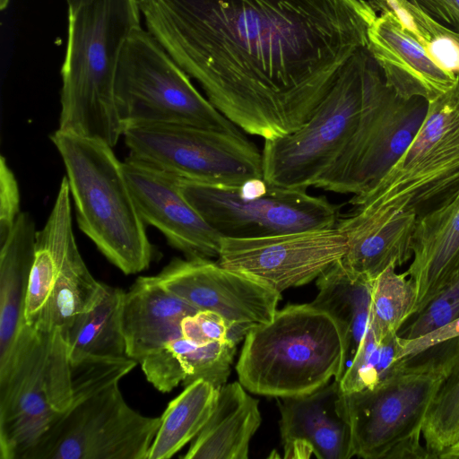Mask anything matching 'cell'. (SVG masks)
<instances>
[{
  "label": "cell",
  "instance_id": "obj_1",
  "mask_svg": "<svg viewBox=\"0 0 459 459\" xmlns=\"http://www.w3.org/2000/svg\"><path fill=\"white\" fill-rule=\"evenodd\" d=\"M146 30L248 134L300 127L367 48L368 0H138Z\"/></svg>",
  "mask_w": 459,
  "mask_h": 459
},
{
  "label": "cell",
  "instance_id": "obj_2",
  "mask_svg": "<svg viewBox=\"0 0 459 459\" xmlns=\"http://www.w3.org/2000/svg\"><path fill=\"white\" fill-rule=\"evenodd\" d=\"M138 0L67 4V39L60 74L57 130L114 147L124 134L115 95L120 54L142 26Z\"/></svg>",
  "mask_w": 459,
  "mask_h": 459
},
{
  "label": "cell",
  "instance_id": "obj_3",
  "mask_svg": "<svg viewBox=\"0 0 459 459\" xmlns=\"http://www.w3.org/2000/svg\"><path fill=\"white\" fill-rule=\"evenodd\" d=\"M459 368V338L395 361L375 385L341 391L355 455L365 459L431 458L420 444L430 407Z\"/></svg>",
  "mask_w": 459,
  "mask_h": 459
},
{
  "label": "cell",
  "instance_id": "obj_4",
  "mask_svg": "<svg viewBox=\"0 0 459 459\" xmlns=\"http://www.w3.org/2000/svg\"><path fill=\"white\" fill-rule=\"evenodd\" d=\"M136 364L128 357L71 363L72 403L26 459H148L161 417L131 408L118 385Z\"/></svg>",
  "mask_w": 459,
  "mask_h": 459
},
{
  "label": "cell",
  "instance_id": "obj_5",
  "mask_svg": "<svg viewBox=\"0 0 459 459\" xmlns=\"http://www.w3.org/2000/svg\"><path fill=\"white\" fill-rule=\"evenodd\" d=\"M50 138L64 161L82 231L125 274L146 270L153 248L113 147L59 130Z\"/></svg>",
  "mask_w": 459,
  "mask_h": 459
},
{
  "label": "cell",
  "instance_id": "obj_6",
  "mask_svg": "<svg viewBox=\"0 0 459 459\" xmlns=\"http://www.w3.org/2000/svg\"><path fill=\"white\" fill-rule=\"evenodd\" d=\"M342 359L334 321L310 303L289 305L248 331L236 370L249 392L280 398L339 381Z\"/></svg>",
  "mask_w": 459,
  "mask_h": 459
},
{
  "label": "cell",
  "instance_id": "obj_7",
  "mask_svg": "<svg viewBox=\"0 0 459 459\" xmlns=\"http://www.w3.org/2000/svg\"><path fill=\"white\" fill-rule=\"evenodd\" d=\"M72 400L62 333L25 325L0 369V458L26 459Z\"/></svg>",
  "mask_w": 459,
  "mask_h": 459
},
{
  "label": "cell",
  "instance_id": "obj_8",
  "mask_svg": "<svg viewBox=\"0 0 459 459\" xmlns=\"http://www.w3.org/2000/svg\"><path fill=\"white\" fill-rule=\"evenodd\" d=\"M376 65L368 48L358 50L300 127L264 140L263 178L268 184L305 190L315 186L352 137Z\"/></svg>",
  "mask_w": 459,
  "mask_h": 459
},
{
  "label": "cell",
  "instance_id": "obj_9",
  "mask_svg": "<svg viewBox=\"0 0 459 459\" xmlns=\"http://www.w3.org/2000/svg\"><path fill=\"white\" fill-rule=\"evenodd\" d=\"M115 95L124 130L145 124H179L240 131L199 92L188 74L143 27L124 44Z\"/></svg>",
  "mask_w": 459,
  "mask_h": 459
},
{
  "label": "cell",
  "instance_id": "obj_10",
  "mask_svg": "<svg viewBox=\"0 0 459 459\" xmlns=\"http://www.w3.org/2000/svg\"><path fill=\"white\" fill-rule=\"evenodd\" d=\"M458 189L459 76L450 91L429 103L418 133L399 160L371 189L352 195L350 204L419 215Z\"/></svg>",
  "mask_w": 459,
  "mask_h": 459
},
{
  "label": "cell",
  "instance_id": "obj_11",
  "mask_svg": "<svg viewBox=\"0 0 459 459\" xmlns=\"http://www.w3.org/2000/svg\"><path fill=\"white\" fill-rule=\"evenodd\" d=\"M189 204L221 237L257 238L335 227L340 206L305 189L268 184L263 178L239 186L179 178Z\"/></svg>",
  "mask_w": 459,
  "mask_h": 459
},
{
  "label": "cell",
  "instance_id": "obj_12",
  "mask_svg": "<svg viewBox=\"0 0 459 459\" xmlns=\"http://www.w3.org/2000/svg\"><path fill=\"white\" fill-rule=\"evenodd\" d=\"M429 102L403 99L385 83L379 65L370 74L357 128L315 187L360 195L371 189L399 160L418 133Z\"/></svg>",
  "mask_w": 459,
  "mask_h": 459
},
{
  "label": "cell",
  "instance_id": "obj_13",
  "mask_svg": "<svg viewBox=\"0 0 459 459\" xmlns=\"http://www.w3.org/2000/svg\"><path fill=\"white\" fill-rule=\"evenodd\" d=\"M123 135L131 158L182 179L239 186L263 178L262 152L241 131L145 124Z\"/></svg>",
  "mask_w": 459,
  "mask_h": 459
},
{
  "label": "cell",
  "instance_id": "obj_14",
  "mask_svg": "<svg viewBox=\"0 0 459 459\" xmlns=\"http://www.w3.org/2000/svg\"><path fill=\"white\" fill-rule=\"evenodd\" d=\"M347 248V237L336 226L257 238L221 237L218 263L281 294L316 279Z\"/></svg>",
  "mask_w": 459,
  "mask_h": 459
},
{
  "label": "cell",
  "instance_id": "obj_15",
  "mask_svg": "<svg viewBox=\"0 0 459 459\" xmlns=\"http://www.w3.org/2000/svg\"><path fill=\"white\" fill-rule=\"evenodd\" d=\"M155 277L197 310L216 313L247 331L271 321L281 299V294L267 285L212 259L175 258Z\"/></svg>",
  "mask_w": 459,
  "mask_h": 459
},
{
  "label": "cell",
  "instance_id": "obj_16",
  "mask_svg": "<svg viewBox=\"0 0 459 459\" xmlns=\"http://www.w3.org/2000/svg\"><path fill=\"white\" fill-rule=\"evenodd\" d=\"M123 169L145 224L158 229L186 257L218 258L221 236L186 199L179 178L130 156Z\"/></svg>",
  "mask_w": 459,
  "mask_h": 459
},
{
  "label": "cell",
  "instance_id": "obj_17",
  "mask_svg": "<svg viewBox=\"0 0 459 459\" xmlns=\"http://www.w3.org/2000/svg\"><path fill=\"white\" fill-rule=\"evenodd\" d=\"M340 383L280 397V431L285 458L350 459L355 455L351 425L339 409Z\"/></svg>",
  "mask_w": 459,
  "mask_h": 459
},
{
  "label": "cell",
  "instance_id": "obj_18",
  "mask_svg": "<svg viewBox=\"0 0 459 459\" xmlns=\"http://www.w3.org/2000/svg\"><path fill=\"white\" fill-rule=\"evenodd\" d=\"M416 219L415 212L390 207H351L336 224L348 239L341 262L349 275L372 281L388 266L411 259Z\"/></svg>",
  "mask_w": 459,
  "mask_h": 459
},
{
  "label": "cell",
  "instance_id": "obj_19",
  "mask_svg": "<svg viewBox=\"0 0 459 459\" xmlns=\"http://www.w3.org/2000/svg\"><path fill=\"white\" fill-rule=\"evenodd\" d=\"M368 38V49L379 65L386 85L398 96L420 97L429 103L456 84L458 75L436 65L392 12L377 16Z\"/></svg>",
  "mask_w": 459,
  "mask_h": 459
},
{
  "label": "cell",
  "instance_id": "obj_20",
  "mask_svg": "<svg viewBox=\"0 0 459 459\" xmlns=\"http://www.w3.org/2000/svg\"><path fill=\"white\" fill-rule=\"evenodd\" d=\"M412 261L404 273L420 313L459 272V189L417 215L411 237Z\"/></svg>",
  "mask_w": 459,
  "mask_h": 459
},
{
  "label": "cell",
  "instance_id": "obj_21",
  "mask_svg": "<svg viewBox=\"0 0 459 459\" xmlns=\"http://www.w3.org/2000/svg\"><path fill=\"white\" fill-rule=\"evenodd\" d=\"M197 311L169 291L155 276L138 277L125 291L122 306L128 358L140 363L180 336L182 320Z\"/></svg>",
  "mask_w": 459,
  "mask_h": 459
},
{
  "label": "cell",
  "instance_id": "obj_22",
  "mask_svg": "<svg viewBox=\"0 0 459 459\" xmlns=\"http://www.w3.org/2000/svg\"><path fill=\"white\" fill-rule=\"evenodd\" d=\"M261 421L258 400L240 382L225 384L218 388L213 411L183 458L247 459Z\"/></svg>",
  "mask_w": 459,
  "mask_h": 459
},
{
  "label": "cell",
  "instance_id": "obj_23",
  "mask_svg": "<svg viewBox=\"0 0 459 459\" xmlns=\"http://www.w3.org/2000/svg\"><path fill=\"white\" fill-rule=\"evenodd\" d=\"M30 213L21 212L0 243V369L8 363L22 328L23 311L37 237Z\"/></svg>",
  "mask_w": 459,
  "mask_h": 459
},
{
  "label": "cell",
  "instance_id": "obj_24",
  "mask_svg": "<svg viewBox=\"0 0 459 459\" xmlns=\"http://www.w3.org/2000/svg\"><path fill=\"white\" fill-rule=\"evenodd\" d=\"M70 187L64 177L43 229L37 232L34 261L24 303V322L36 326L48 303L68 242L74 236Z\"/></svg>",
  "mask_w": 459,
  "mask_h": 459
},
{
  "label": "cell",
  "instance_id": "obj_25",
  "mask_svg": "<svg viewBox=\"0 0 459 459\" xmlns=\"http://www.w3.org/2000/svg\"><path fill=\"white\" fill-rule=\"evenodd\" d=\"M316 286L318 293L310 304L334 321L343 342L340 381L368 327L372 281L351 277L339 260L316 278Z\"/></svg>",
  "mask_w": 459,
  "mask_h": 459
},
{
  "label": "cell",
  "instance_id": "obj_26",
  "mask_svg": "<svg viewBox=\"0 0 459 459\" xmlns=\"http://www.w3.org/2000/svg\"><path fill=\"white\" fill-rule=\"evenodd\" d=\"M124 294L122 289L107 285L100 301L73 322L63 335L71 363L128 357L122 324Z\"/></svg>",
  "mask_w": 459,
  "mask_h": 459
},
{
  "label": "cell",
  "instance_id": "obj_27",
  "mask_svg": "<svg viewBox=\"0 0 459 459\" xmlns=\"http://www.w3.org/2000/svg\"><path fill=\"white\" fill-rule=\"evenodd\" d=\"M107 284L98 281L70 238L48 303L36 326L59 330L64 335L73 322L92 308L105 294Z\"/></svg>",
  "mask_w": 459,
  "mask_h": 459
},
{
  "label": "cell",
  "instance_id": "obj_28",
  "mask_svg": "<svg viewBox=\"0 0 459 459\" xmlns=\"http://www.w3.org/2000/svg\"><path fill=\"white\" fill-rule=\"evenodd\" d=\"M218 388L205 380L185 386L162 413L148 459H168L203 429L215 407Z\"/></svg>",
  "mask_w": 459,
  "mask_h": 459
},
{
  "label": "cell",
  "instance_id": "obj_29",
  "mask_svg": "<svg viewBox=\"0 0 459 459\" xmlns=\"http://www.w3.org/2000/svg\"><path fill=\"white\" fill-rule=\"evenodd\" d=\"M390 265L372 281L368 326L377 342L398 334L404 322L414 315L416 295L405 273Z\"/></svg>",
  "mask_w": 459,
  "mask_h": 459
},
{
  "label": "cell",
  "instance_id": "obj_30",
  "mask_svg": "<svg viewBox=\"0 0 459 459\" xmlns=\"http://www.w3.org/2000/svg\"><path fill=\"white\" fill-rule=\"evenodd\" d=\"M168 345L184 370V386L197 380H205L220 388L228 380L238 344L231 342H196L181 334Z\"/></svg>",
  "mask_w": 459,
  "mask_h": 459
},
{
  "label": "cell",
  "instance_id": "obj_31",
  "mask_svg": "<svg viewBox=\"0 0 459 459\" xmlns=\"http://www.w3.org/2000/svg\"><path fill=\"white\" fill-rule=\"evenodd\" d=\"M422 436L431 458L459 441V368L444 383L426 418Z\"/></svg>",
  "mask_w": 459,
  "mask_h": 459
},
{
  "label": "cell",
  "instance_id": "obj_32",
  "mask_svg": "<svg viewBox=\"0 0 459 459\" xmlns=\"http://www.w3.org/2000/svg\"><path fill=\"white\" fill-rule=\"evenodd\" d=\"M417 34L416 39L431 60L459 76V33L429 15L415 0H406Z\"/></svg>",
  "mask_w": 459,
  "mask_h": 459
},
{
  "label": "cell",
  "instance_id": "obj_33",
  "mask_svg": "<svg viewBox=\"0 0 459 459\" xmlns=\"http://www.w3.org/2000/svg\"><path fill=\"white\" fill-rule=\"evenodd\" d=\"M399 336L411 339L459 317V272Z\"/></svg>",
  "mask_w": 459,
  "mask_h": 459
},
{
  "label": "cell",
  "instance_id": "obj_34",
  "mask_svg": "<svg viewBox=\"0 0 459 459\" xmlns=\"http://www.w3.org/2000/svg\"><path fill=\"white\" fill-rule=\"evenodd\" d=\"M380 351V342L368 326L356 355L339 381L342 392L359 391L379 382Z\"/></svg>",
  "mask_w": 459,
  "mask_h": 459
},
{
  "label": "cell",
  "instance_id": "obj_35",
  "mask_svg": "<svg viewBox=\"0 0 459 459\" xmlns=\"http://www.w3.org/2000/svg\"><path fill=\"white\" fill-rule=\"evenodd\" d=\"M247 333L207 310H199L181 322V334L196 342H231L238 344Z\"/></svg>",
  "mask_w": 459,
  "mask_h": 459
},
{
  "label": "cell",
  "instance_id": "obj_36",
  "mask_svg": "<svg viewBox=\"0 0 459 459\" xmlns=\"http://www.w3.org/2000/svg\"><path fill=\"white\" fill-rule=\"evenodd\" d=\"M146 379L159 391L169 393L185 379L179 360L168 344L141 362Z\"/></svg>",
  "mask_w": 459,
  "mask_h": 459
},
{
  "label": "cell",
  "instance_id": "obj_37",
  "mask_svg": "<svg viewBox=\"0 0 459 459\" xmlns=\"http://www.w3.org/2000/svg\"><path fill=\"white\" fill-rule=\"evenodd\" d=\"M21 212L18 184L5 158L2 156L0 160V243L9 236Z\"/></svg>",
  "mask_w": 459,
  "mask_h": 459
},
{
  "label": "cell",
  "instance_id": "obj_38",
  "mask_svg": "<svg viewBox=\"0 0 459 459\" xmlns=\"http://www.w3.org/2000/svg\"><path fill=\"white\" fill-rule=\"evenodd\" d=\"M455 338H459V317L415 338L406 339L397 335L395 361Z\"/></svg>",
  "mask_w": 459,
  "mask_h": 459
},
{
  "label": "cell",
  "instance_id": "obj_39",
  "mask_svg": "<svg viewBox=\"0 0 459 459\" xmlns=\"http://www.w3.org/2000/svg\"><path fill=\"white\" fill-rule=\"evenodd\" d=\"M433 19L459 33V0H415Z\"/></svg>",
  "mask_w": 459,
  "mask_h": 459
},
{
  "label": "cell",
  "instance_id": "obj_40",
  "mask_svg": "<svg viewBox=\"0 0 459 459\" xmlns=\"http://www.w3.org/2000/svg\"><path fill=\"white\" fill-rule=\"evenodd\" d=\"M438 458L441 459H459V441L451 447L444 451Z\"/></svg>",
  "mask_w": 459,
  "mask_h": 459
},
{
  "label": "cell",
  "instance_id": "obj_41",
  "mask_svg": "<svg viewBox=\"0 0 459 459\" xmlns=\"http://www.w3.org/2000/svg\"><path fill=\"white\" fill-rule=\"evenodd\" d=\"M9 0H0V9L3 11L7 8Z\"/></svg>",
  "mask_w": 459,
  "mask_h": 459
},
{
  "label": "cell",
  "instance_id": "obj_42",
  "mask_svg": "<svg viewBox=\"0 0 459 459\" xmlns=\"http://www.w3.org/2000/svg\"><path fill=\"white\" fill-rule=\"evenodd\" d=\"M74 1H78V0H65L66 4L73 3Z\"/></svg>",
  "mask_w": 459,
  "mask_h": 459
}]
</instances>
